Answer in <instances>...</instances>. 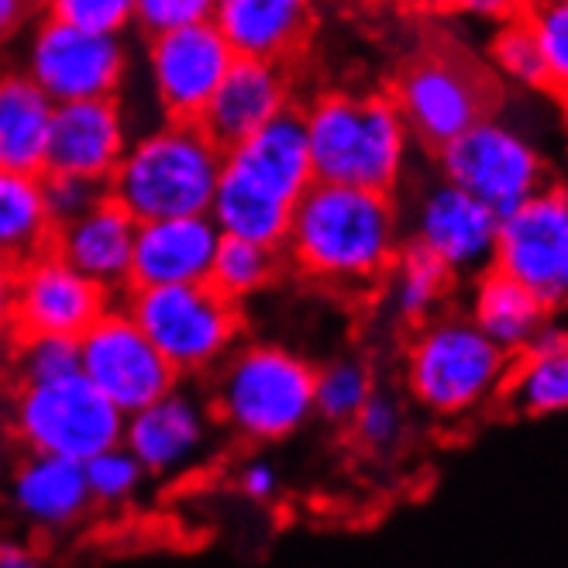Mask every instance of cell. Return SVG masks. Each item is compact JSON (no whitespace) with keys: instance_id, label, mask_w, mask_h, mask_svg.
<instances>
[{"instance_id":"obj_1","label":"cell","mask_w":568,"mask_h":568,"mask_svg":"<svg viewBox=\"0 0 568 568\" xmlns=\"http://www.w3.org/2000/svg\"><path fill=\"white\" fill-rule=\"evenodd\" d=\"M404 248L393 193L314 180L296 200L283 258L321 286L362 293L386 280Z\"/></svg>"},{"instance_id":"obj_2","label":"cell","mask_w":568,"mask_h":568,"mask_svg":"<svg viewBox=\"0 0 568 568\" xmlns=\"http://www.w3.org/2000/svg\"><path fill=\"white\" fill-rule=\"evenodd\" d=\"M314 183V162L300 108L283 111L224 149L211 217L221 235L283 248L296 200Z\"/></svg>"},{"instance_id":"obj_3","label":"cell","mask_w":568,"mask_h":568,"mask_svg":"<svg viewBox=\"0 0 568 568\" xmlns=\"http://www.w3.org/2000/svg\"><path fill=\"white\" fill-rule=\"evenodd\" d=\"M314 180L393 193L410 165V128L386 93H321L300 108Z\"/></svg>"},{"instance_id":"obj_4","label":"cell","mask_w":568,"mask_h":568,"mask_svg":"<svg viewBox=\"0 0 568 568\" xmlns=\"http://www.w3.org/2000/svg\"><path fill=\"white\" fill-rule=\"evenodd\" d=\"M224 149L200 121L162 118L155 128L131 135L108 193L135 217L207 214L221 180Z\"/></svg>"},{"instance_id":"obj_5","label":"cell","mask_w":568,"mask_h":568,"mask_svg":"<svg viewBox=\"0 0 568 568\" xmlns=\"http://www.w3.org/2000/svg\"><path fill=\"white\" fill-rule=\"evenodd\" d=\"M317 369L283 345H239L207 376L211 410L248 445H276L314 420Z\"/></svg>"},{"instance_id":"obj_6","label":"cell","mask_w":568,"mask_h":568,"mask_svg":"<svg viewBox=\"0 0 568 568\" xmlns=\"http://www.w3.org/2000/svg\"><path fill=\"white\" fill-rule=\"evenodd\" d=\"M514 355L469 321L430 317L407 348V389L417 407L434 417H469L504 393Z\"/></svg>"},{"instance_id":"obj_7","label":"cell","mask_w":568,"mask_h":568,"mask_svg":"<svg viewBox=\"0 0 568 568\" xmlns=\"http://www.w3.org/2000/svg\"><path fill=\"white\" fill-rule=\"evenodd\" d=\"M121 307L135 317L180 379H207L242 345V304L217 293L207 280L131 286L121 293Z\"/></svg>"},{"instance_id":"obj_8","label":"cell","mask_w":568,"mask_h":568,"mask_svg":"<svg viewBox=\"0 0 568 568\" xmlns=\"http://www.w3.org/2000/svg\"><path fill=\"white\" fill-rule=\"evenodd\" d=\"M14 448L87 462L124 438V414L83 373L14 383L4 410Z\"/></svg>"},{"instance_id":"obj_9","label":"cell","mask_w":568,"mask_h":568,"mask_svg":"<svg viewBox=\"0 0 568 568\" xmlns=\"http://www.w3.org/2000/svg\"><path fill=\"white\" fill-rule=\"evenodd\" d=\"M393 104L404 114L410 139L438 152L462 131L493 114V80L483 65L458 52H424L399 70Z\"/></svg>"},{"instance_id":"obj_10","label":"cell","mask_w":568,"mask_h":568,"mask_svg":"<svg viewBox=\"0 0 568 568\" xmlns=\"http://www.w3.org/2000/svg\"><path fill=\"white\" fill-rule=\"evenodd\" d=\"M21 70L39 83L52 104L90 97H121L131 73L128 36H100L55 18L28 28Z\"/></svg>"},{"instance_id":"obj_11","label":"cell","mask_w":568,"mask_h":568,"mask_svg":"<svg viewBox=\"0 0 568 568\" xmlns=\"http://www.w3.org/2000/svg\"><path fill=\"white\" fill-rule=\"evenodd\" d=\"M442 176L479 196L499 217L545 190V159L524 131L504 118L486 114L455 142L438 149Z\"/></svg>"},{"instance_id":"obj_12","label":"cell","mask_w":568,"mask_h":568,"mask_svg":"<svg viewBox=\"0 0 568 568\" xmlns=\"http://www.w3.org/2000/svg\"><path fill=\"white\" fill-rule=\"evenodd\" d=\"M80 373L104 393L111 404L128 417L155 396L173 389L180 376L162 352L149 342V334L135 324L121 300L100 314L80 338Z\"/></svg>"},{"instance_id":"obj_13","label":"cell","mask_w":568,"mask_h":568,"mask_svg":"<svg viewBox=\"0 0 568 568\" xmlns=\"http://www.w3.org/2000/svg\"><path fill=\"white\" fill-rule=\"evenodd\" d=\"M231 62L235 52L214 21L145 36V83L159 114L170 121H200Z\"/></svg>"},{"instance_id":"obj_14","label":"cell","mask_w":568,"mask_h":568,"mask_svg":"<svg viewBox=\"0 0 568 568\" xmlns=\"http://www.w3.org/2000/svg\"><path fill=\"white\" fill-rule=\"evenodd\" d=\"M568 258V190L545 186L520 207L499 217L493 265L541 293L551 307L561 300V273Z\"/></svg>"},{"instance_id":"obj_15","label":"cell","mask_w":568,"mask_h":568,"mask_svg":"<svg viewBox=\"0 0 568 568\" xmlns=\"http://www.w3.org/2000/svg\"><path fill=\"white\" fill-rule=\"evenodd\" d=\"M214 410L207 393L173 386L152 404L124 417V445L152 479H170L204 458L214 442Z\"/></svg>"},{"instance_id":"obj_16","label":"cell","mask_w":568,"mask_h":568,"mask_svg":"<svg viewBox=\"0 0 568 568\" xmlns=\"http://www.w3.org/2000/svg\"><path fill=\"white\" fill-rule=\"evenodd\" d=\"M114 304V296L65 262L52 245L18 265L14 280V327L21 334H80Z\"/></svg>"},{"instance_id":"obj_17","label":"cell","mask_w":568,"mask_h":568,"mask_svg":"<svg viewBox=\"0 0 568 568\" xmlns=\"http://www.w3.org/2000/svg\"><path fill=\"white\" fill-rule=\"evenodd\" d=\"M410 231V242L427 248L434 258H442L455 280L479 276L489 270L496 255L499 214L469 190H462L442 176L438 183L417 193Z\"/></svg>"},{"instance_id":"obj_18","label":"cell","mask_w":568,"mask_h":568,"mask_svg":"<svg viewBox=\"0 0 568 568\" xmlns=\"http://www.w3.org/2000/svg\"><path fill=\"white\" fill-rule=\"evenodd\" d=\"M131 142L121 97H90L55 104L45 173H70L108 183Z\"/></svg>"},{"instance_id":"obj_19","label":"cell","mask_w":568,"mask_h":568,"mask_svg":"<svg viewBox=\"0 0 568 568\" xmlns=\"http://www.w3.org/2000/svg\"><path fill=\"white\" fill-rule=\"evenodd\" d=\"M290 108L296 104H293V70L286 62L235 55L224 80L217 83L211 104L200 114V124H204V131L221 149H227Z\"/></svg>"},{"instance_id":"obj_20","label":"cell","mask_w":568,"mask_h":568,"mask_svg":"<svg viewBox=\"0 0 568 568\" xmlns=\"http://www.w3.org/2000/svg\"><path fill=\"white\" fill-rule=\"evenodd\" d=\"M4 499L36 530H70L93 510L83 462L24 448L8 465Z\"/></svg>"},{"instance_id":"obj_21","label":"cell","mask_w":568,"mask_h":568,"mask_svg":"<svg viewBox=\"0 0 568 568\" xmlns=\"http://www.w3.org/2000/svg\"><path fill=\"white\" fill-rule=\"evenodd\" d=\"M221 245V227L211 214H176L139 221L131 252V286L204 283Z\"/></svg>"},{"instance_id":"obj_22","label":"cell","mask_w":568,"mask_h":568,"mask_svg":"<svg viewBox=\"0 0 568 568\" xmlns=\"http://www.w3.org/2000/svg\"><path fill=\"white\" fill-rule=\"evenodd\" d=\"M135 231H139V221L131 217L111 193H104L93 207H87L73 221L55 227L52 248L65 262H73L97 286H104L114 300H121V293L131 283Z\"/></svg>"},{"instance_id":"obj_23","label":"cell","mask_w":568,"mask_h":568,"mask_svg":"<svg viewBox=\"0 0 568 568\" xmlns=\"http://www.w3.org/2000/svg\"><path fill=\"white\" fill-rule=\"evenodd\" d=\"M211 21L235 55L293 65L314 31V0H214Z\"/></svg>"},{"instance_id":"obj_24","label":"cell","mask_w":568,"mask_h":568,"mask_svg":"<svg viewBox=\"0 0 568 568\" xmlns=\"http://www.w3.org/2000/svg\"><path fill=\"white\" fill-rule=\"evenodd\" d=\"M551 311L555 307L541 293H534L520 280L499 273L496 265H489L486 273L476 276L469 321L514 358L538 342V334L551 324Z\"/></svg>"},{"instance_id":"obj_25","label":"cell","mask_w":568,"mask_h":568,"mask_svg":"<svg viewBox=\"0 0 568 568\" xmlns=\"http://www.w3.org/2000/svg\"><path fill=\"white\" fill-rule=\"evenodd\" d=\"M55 104L21 65L0 70V170L45 173Z\"/></svg>"},{"instance_id":"obj_26","label":"cell","mask_w":568,"mask_h":568,"mask_svg":"<svg viewBox=\"0 0 568 568\" xmlns=\"http://www.w3.org/2000/svg\"><path fill=\"white\" fill-rule=\"evenodd\" d=\"M504 389L527 417L568 414V331L548 324L538 342L517 355Z\"/></svg>"},{"instance_id":"obj_27","label":"cell","mask_w":568,"mask_h":568,"mask_svg":"<svg viewBox=\"0 0 568 568\" xmlns=\"http://www.w3.org/2000/svg\"><path fill=\"white\" fill-rule=\"evenodd\" d=\"M55 221L45 204L42 173L0 170V262L24 265L52 245Z\"/></svg>"},{"instance_id":"obj_28","label":"cell","mask_w":568,"mask_h":568,"mask_svg":"<svg viewBox=\"0 0 568 568\" xmlns=\"http://www.w3.org/2000/svg\"><path fill=\"white\" fill-rule=\"evenodd\" d=\"M386 307L399 324L420 327L442 311L445 296L455 283L448 273V265L442 258H434L420 245H404L396 252L389 273H386Z\"/></svg>"},{"instance_id":"obj_29","label":"cell","mask_w":568,"mask_h":568,"mask_svg":"<svg viewBox=\"0 0 568 568\" xmlns=\"http://www.w3.org/2000/svg\"><path fill=\"white\" fill-rule=\"evenodd\" d=\"M283 265H286L283 248L235 239V235H221L207 283L217 293H224L227 300H235V304H245V300L258 296L262 290H270L283 276Z\"/></svg>"},{"instance_id":"obj_30","label":"cell","mask_w":568,"mask_h":568,"mask_svg":"<svg viewBox=\"0 0 568 568\" xmlns=\"http://www.w3.org/2000/svg\"><path fill=\"white\" fill-rule=\"evenodd\" d=\"M373 393L376 379L369 365L358 358H334L314 376V417L334 427H348Z\"/></svg>"},{"instance_id":"obj_31","label":"cell","mask_w":568,"mask_h":568,"mask_svg":"<svg viewBox=\"0 0 568 568\" xmlns=\"http://www.w3.org/2000/svg\"><path fill=\"white\" fill-rule=\"evenodd\" d=\"M14 383H49L80 373V345L62 334H21L8 352Z\"/></svg>"},{"instance_id":"obj_32","label":"cell","mask_w":568,"mask_h":568,"mask_svg":"<svg viewBox=\"0 0 568 568\" xmlns=\"http://www.w3.org/2000/svg\"><path fill=\"white\" fill-rule=\"evenodd\" d=\"M499 24L504 28L496 31L493 45H489L493 70L520 90H545L541 49H538V39H534L530 21L527 18H507Z\"/></svg>"},{"instance_id":"obj_33","label":"cell","mask_w":568,"mask_h":568,"mask_svg":"<svg viewBox=\"0 0 568 568\" xmlns=\"http://www.w3.org/2000/svg\"><path fill=\"white\" fill-rule=\"evenodd\" d=\"M83 473H87V489H90L93 507H124L139 496L142 483L149 479L142 462L131 455L124 442L87 458Z\"/></svg>"},{"instance_id":"obj_34","label":"cell","mask_w":568,"mask_h":568,"mask_svg":"<svg viewBox=\"0 0 568 568\" xmlns=\"http://www.w3.org/2000/svg\"><path fill=\"white\" fill-rule=\"evenodd\" d=\"M541 49L545 90L568 104V0H538L527 14Z\"/></svg>"},{"instance_id":"obj_35","label":"cell","mask_w":568,"mask_h":568,"mask_svg":"<svg viewBox=\"0 0 568 568\" xmlns=\"http://www.w3.org/2000/svg\"><path fill=\"white\" fill-rule=\"evenodd\" d=\"M42 14L100 36H128L135 28V0H42Z\"/></svg>"},{"instance_id":"obj_36","label":"cell","mask_w":568,"mask_h":568,"mask_svg":"<svg viewBox=\"0 0 568 568\" xmlns=\"http://www.w3.org/2000/svg\"><path fill=\"white\" fill-rule=\"evenodd\" d=\"M348 430L355 434L358 448H365L369 455H386L404 442L407 414H404V407H399L396 396L376 389L369 399H365V407L355 414Z\"/></svg>"},{"instance_id":"obj_37","label":"cell","mask_w":568,"mask_h":568,"mask_svg":"<svg viewBox=\"0 0 568 568\" xmlns=\"http://www.w3.org/2000/svg\"><path fill=\"white\" fill-rule=\"evenodd\" d=\"M42 190H45L49 214L59 227L65 221H73L77 214H83L87 207H93L97 200L108 193V183L70 176V173H42Z\"/></svg>"},{"instance_id":"obj_38","label":"cell","mask_w":568,"mask_h":568,"mask_svg":"<svg viewBox=\"0 0 568 568\" xmlns=\"http://www.w3.org/2000/svg\"><path fill=\"white\" fill-rule=\"evenodd\" d=\"M214 0H135V28L142 36L170 31L193 21H211Z\"/></svg>"},{"instance_id":"obj_39","label":"cell","mask_w":568,"mask_h":568,"mask_svg":"<svg viewBox=\"0 0 568 568\" xmlns=\"http://www.w3.org/2000/svg\"><path fill=\"white\" fill-rule=\"evenodd\" d=\"M42 18V0H0V49H8L14 39Z\"/></svg>"},{"instance_id":"obj_40","label":"cell","mask_w":568,"mask_h":568,"mask_svg":"<svg viewBox=\"0 0 568 568\" xmlns=\"http://www.w3.org/2000/svg\"><path fill=\"white\" fill-rule=\"evenodd\" d=\"M14 280H18L14 265L0 262V358H8L11 345L18 342V327H14Z\"/></svg>"},{"instance_id":"obj_41","label":"cell","mask_w":568,"mask_h":568,"mask_svg":"<svg viewBox=\"0 0 568 568\" xmlns=\"http://www.w3.org/2000/svg\"><path fill=\"white\" fill-rule=\"evenodd\" d=\"M239 486H242V493L248 499H255V504H270V499H276V493H280L276 465H270V462H248V465H242Z\"/></svg>"},{"instance_id":"obj_42","label":"cell","mask_w":568,"mask_h":568,"mask_svg":"<svg viewBox=\"0 0 568 568\" xmlns=\"http://www.w3.org/2000/svg\"><path fill=\"white\" fill-rule=\"evenodd\" d=\"M524 0H469L465 11L476 14V18H486V21H507L520 11Z\"/></svg>"},{"instance_id":"obj_43","label":"cell","mask_w":568,"mask_h":568,"mask_svg":"<svg viewBox=\"0 0 568 568\" xmlns=\"http://www.w3.org/2000/svg\"><path fill=\"white\" fill-rule=\"evenodd\" d=\"M36 561H39V555L31 551L24 541L0 538V568H31Z\"/></svg>"},{"instance_id":"obj_44","label":"cell","mask_w":568,"mask_h":568,"mask_svg":"<svg viewBox=\"0 0 568 568\" xmlns=\"http://www.w3.org/2000/svg\"><path fill=\"white\" fill-rule=\"evenodd\" d=\"M417 4H424L430 11H465L469 0H417Z\"/></svg>"},{"instance_id":"obj_45","label":"cell","mask_w":568,"mask_h":568,"mask_svg":"<svg viewBox=\"0 0 568 568\" xmlns=\"http://www.w3.org/2000/svg\"><path fill=\"white\" fill-rule=\"evenodd\" d=\"M558 307H568V258H565V273H561V300Z\"/></svg>"}]
</instances>
